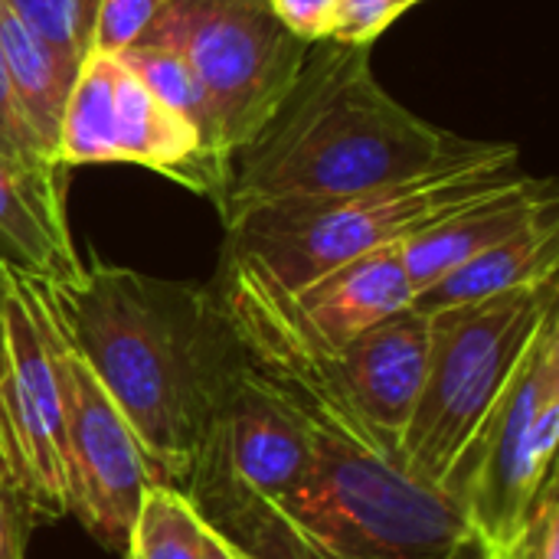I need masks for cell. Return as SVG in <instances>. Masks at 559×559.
Listing matches in <instances>:
<instances>
[{
	"label": "cell",
	"instance_id": "16",
	"mask_svg": "<svg viewBox=\"0 0 559 559\" xmlns=\"http://www.w3.org/2000/svg\"><path fill=\"white\" fill-rule=\"evenodd\" d=\"M0 56H3L7 75L20 95V105H23L29 124L36 128L43 144L56 154L62 111H66L69 88L75 82L79 69L72 62H66L23 20H16L3 3H0Z\"/></svg>",
	"mask_w": 559,
	"mask_h": 559
},
{
	"label": "cell",
	"instance_id": "20",
	"mask_svg": "<svg viewBox=\"0 0 559 559\" xmlns=\"http://www.w3.org/2000/svg\"><path fill=\"white\" fill-rule=\"evenodd\" d=\"M0 157L39 183H62L69 170L56 160V154L43 144V138L29 124L20 95L7 75L3 56H0Z\"/></svg>",
	"mask_w": 559,
	"mask_h": 559
},
{
	"label": "cell",
	"instance_id": "9",
	"mask_svg": "<svg viewBox=\"0 0 559 559\" xmlns=\"http://www.w3.org/2000/svg\"><path fill=\"white\" fill-rule=\"evenodd\" d=\"M56 157L79 164H138L219 203L229 164L219 160L187 118L157 102L118 59L88 52L69 88Z\"/></svg>",
	"mask_w": 559,
	"mask_h": 559
},
{
	"label": "cell",
	"instance_id": "26",
	"mask_svg": "<svg viewBox=\"0 0 559 559\" xmlns=\"http://www.w3.org/2000/svg\"><path fill=\"white\" fill-rule=\"evenodd\" d=\"M442 559H495V557H491V550L485 547V540H481L475 531H468V534H465V537H462V540H459V544H455V547H452V550H449Z\"/></svg>",
	"mask_w": 559,
	"mask_h": 559
},
{
	"label": "cell",
	"instance_id": "12",
	"mask_svg": "<svg viewBox=\"0 0 559 559\" xmlns=\"http://www.w3.org/2000/svg\"><path fill=\"white\" fill-rule=\"evenodd\" d=\"M311 360L321 367V373L341 393V400L377 436H383L386 442L396 445L403 429L413 419V409H416L423 383H426L429 321L423 311H416L409 305V308L377 321L364 334H357L341 354L311 357Z\"/></svg>",
	"mask_w": 559,
	"mask_h": 559
},
{
	"label": "cell",
	"instance_id": "8",
	"mask_svg": "<svg viewBox=\"0 0 559 559\" xmlns=\"http://www.w3.org/2000/svg\"><path fill=\"white\" fill-rule=\"evenodd\" d=\"M141 39L167 43L190 62L229 160L278 108L311 46L269 0H167Z\"/></svg>",
	"mask_w": 559,
	"mask_h": 559
},
{
	"label": "cell",
	"instance_id": "1",
	"mask_svg": "<svg viewBox=\"0 0 559 559\" xmlns=\"http://www.w3.org/2000/svg\"><path fill=\"white\" fill-rule=\"evenodd\" d=\"M518 157L511 141L462 138L419 118L380 85L370 46L328 36L308 46L278 108L233 154L229 183L216 206L229 226L275 203L337 200Z\"/></svg>",
	"mask_w": 559,
	"mask_h": 559
},
{
	"label": "cell",
	"instance_id": "4",
	"mask_svg": "<svg viewBox=\"0 0 559 559\" xmlns=\"http://www.w3.org/2000/svg\"><path fill=\"white\" fill-rule=\"evenodd\" d=\"M521 160L452 167L423 180L390 183L337 200L275 203L226 226L219 272L246 275L292 295L324 272L367 255L518 187Z\"/></svg>",
	"mask_w": 559,
	"mask_h": 559
},
{
	"label": "cell",
	"instance_id": "25",
	"mask_svg": "<svg viewBox=\"0 0 559 559\" xmlns=\"http://www.w3.org/2000/svg\"><path fill=\"white\" fill-rule=\"evenodd\" d=\"M278 20L301 39H328L337 26V7L341 0H269Z\"/></svg>",
	"mask_w": 559,
	"mask_h": 559
},
{
	"label": "cell",
	"instance_id": "11",
	"mask_svg": "<svg viewBox=\"0 0 559 559\" xmlns=\"http://www.w3.org/2000/svg\"><path fill=\"white\" fill-rule=\"evenodd\" d=\"M59 380L66 511L75 514L105 550L124 554L141 498L154 485L147 455L115 400L95 380L88 364L69 347L62 331Z\"/></svg>",
	"mask_w": 559,
	"mask_h": 559
},
{
	"label": "cell",
	"instance_id": "17",
	"mask_svg": "<svg viewBox=\"0 0 559 559\" xmlns=\"http://www.w3.org/2000/svg\"><path fill=\"white\" fill-rule=\"evenodd\" d=\"M118 59L151 88V95L157 102H164L180 118H187L193 124V131L203 138V144L219 160L229 164V157L223 151V141H219V121H216L213 102H210L206 88L200 85L197 72L190 69V62L174 46L154 43V39H138Z\"/></svg>",
	"mask_w": 559,
	"mask_h": 559
},
{
	"label": "cell",
	"instance_id": "14",
	"mask_svg": "<svg viewBox=\"0 0 559 559\" xmlns=\"http://www.w3.org/2000/svg\"><path fill=\"white\" fill-rule=\"evenodd\" d=\"M0 265L39 282L82 272L66 219L62 183H39L0 157Z\"/></svg>",
	"mask_w": 559,
	"mask_h": 559
},
{
	"label": "cell",
	"instance_id": "6",
	"mask_svg": "<svg viewBox=\"0 0 559 559\" xmlns=\"http://www.w3.org/2000/svg\"><path fill=\"white\" fill-rule=\"evenodd\" d=\"M557 305L559 278H550L426 314V383L396 442L403 465L416 478L442 485Z\"/></svg>",
	"mask_w": 559,
	"mask_h": 559
},
{
	"label": "cell",
	"instance_id": "15",
	"mask_svg": "<svg viewBox=\"0 0 559 559\" xmlns=\"http://www.w3.org/2000/svg\"><path fill=\"white\" fill-rule=\"evenodd\" d=\"M559 272V203L531 219L524 229L511 233L508 239L481 249L436 285L413 298V308L429 314L452 305L481 301L491 295H504L514 288L540 285L557 278Z\"/></svg>",
	"mask_w": 559,
	"mask_h": 559
},
{
	"label": "cell",
	"instance_id": "22",
	"mask_svg": "<svg viewBox=\"0 0 559 559\" xmlns=\"http://www.w3.org/2000/svg\"><path fill=\"white\" fill-rule=\"evenodd\" d=\"M495 559H559V498L557 475L544 485L537 495L531 521L521 527V534L491 554Z\"/></svg>",
	"mask_w": 559,
	"mask_h": 559
},
{
	"label": "cell",
	"instance_id": "24",
	"mask_svg": "<svg viewBox=\"0 0 559 559\" xmlns=\"http://www.w3.org/2000/svg\"><path fill=\"white\" fill-rule=\"evenodd\" d=\"M39 524V514L26 501V495L3 481L0 485V559H23L33 527Z\"/></svg>",
	"mask_w": 559,
	"mask_h": 559
},
{
	"label": "cell",
	"instance_id": "2",
	"mask_svg": "<svg viewBox=\"0 0 559 559\" xmlns=\"http://www.w3.org/2000/svg\"><path fill=\"white\" fill-rule=\"evenodd\" d=\"M226 318L308 432V462L259 559H442L472 531L462 504L416 478L311 357L249 318Z\"/></svg>",
	"mask_w": 559,
	"mask_h": 559
},
{
	"label": "cell",
	"instance_id": "10",
	"mask_svg": "<svg viewBox=\"0 0 559 559\" xmlns=\"http://www.w3.org/2000/svg\"><path fill=\"white\" fill-rule=\"evenodd\" d=\"M3 445L13 485L39 521L66 511L59 331L36 278L3 265Z\"/></svg>",
	"mask_w": 559,
	"mask_h": 559
},
{
	"label": "cell",
	"instance_id": "30",
	"mask_svg": "<svg viewBox=\"0 0 559 559\" xmlns=\"http://www.w3.org/2000/svg\"><path fill=\"white\" fill-rule=\"evenodd\" d=\"M416 3H423V0H400V10L406 13V10H409V7H416Z\"/></svg>",
	"mask_w": 559,
	"mask_h": 559
},
{
	"label": "cell",
	"instance_id": "5",
	"mask_svg": "<svg viewBox=\"0 0 559 559\" xmlns=\"http://www.w3.org/2000/svg\"><path fill=\"white\" fill-rule=\"evenodd\" d=\"M305 462L301 416L239 341V354L200 419L177 491L210 531L259 559Z\"/></svg>",
	"mask_w": 559,
	"mask_h": 559
},
{
	"label": "cell",
	"instance_id": "31",
	"mask_svg": "<svg viewBox=\"0 0 559 559\" xmlns=\"http://www.w3.org/2000/svg\"><path fill=\"white\" fill-rule=\"evenodd\" d=\"M0 452H3V439H0ZM3 459H7V452H3ZM10 465V462H7Z\"/></svg>",
	"mask_w": 559,
	"mask_h": 559
},
{
	"label": "cell",
	"instance_id": "21",
	"mask_svg": "<svg viewBox=\"0 0 559 559\" xmlns=\"http://www.w3.org/2000/svg\"><path fill=\"white\" fill-rule=\"evenodd\" d=\"M164 3L167 0H98L88 52L121 56L141 39V33L154 23Z\"/></svg>",
	"mask_w": 559,
	"mask_h": 559
},
{
	"label": "cell",
	"instance_id": "7",
	"mask_svg": "<svg viewBox=\"0 0 559 559\" xmlns=\"http://www.w3.org/2000/svg\"><path fill=\"white\" fill-rule=\"evenodd\" d=\"M559 311H550L501 396L452 462L442 488L495 554L531 521L537 495L557 475Z\"/></svg>",
	"mask_w": 559,
	"mask_h": 559
},
{
	"label": "cell",
	"instance_id": "3",
	"mask_svg": "<svg viewBox=\"0 0 559 559\" xmlns=\"http://www.w3.org/2000/svg\"><path fill=\"white\" fill-rule=\"evenodd\" d=\"M56 328L134 429L154 485L177 488L213 390L239 354L213 285L82 265L39 282Z\"/></svg>",
	"mask_w": 559,
	"mask_h": 559
},
{
	"label": "cell",
	"instance_id": "28",
	"mask_svg": "<svg viewBox=\"0 0 559 559\" xmlns=\"http://www.w3.org/2000/svg\"><path fill=\"white\" fill-rule=\"evenodd\" d=\"M3 285L7 282H3V265H0V311H3ZM3 373H7V357H3V321H0V439H3Z\"/></svg>",
	"mask_w": 559,
	"mask_h": 559
},
{
	"label": "cell",
	"instance_id": "23",
	"mask_svg": "<svg viewBox=\"0 0 559 559\" xmlns=\"http://www.w3.org/2000/svg\"><path fill=\"white\" fill-rule=\"evenodd\" d=\"M396 16H403L400 0H341L334 39L370 46Z\"/></svg>",
	"mask_w": 559,
	"mask_h": 559
},
{
	"label": "cell",
	"instance_id": "18",
	"mask_svg": "<svg viewBox=\"0 0 559 559\" xmlns=\"http://www.w3.org/2000/svg\"><path fill=\"white\" fill-rule=\"evenodd\" d=\"M206 524L170 485H151L128 534V559H203Z\"/></svg>",
	"mask_w": 559,
	"mask_h": 559
},
{
	"label": "cell",
	"instance_id": "19",
	"mask_svg": "<svg viewBox=\"0 0 559 559\" xmlns=\"http://www.w3.org/2000/svg\"><path fill=\"white\" fill-rule=\"evenodd\" d=\"M16 20L43 36L75 69L92 49L98 0H0Z\"/></svg>",
	"mask_w": 559,
	"mask_h": 559
},
{
	"label": "cell",
	"instance_id": "13",
	"mask_svg": "<svg viewBox=\"0 0 559 559\" xmlns=\"http://www.w3.org/2000/svg\"><path fill=\"white\" fill-rule=\"evenodd\" d=\"M557 203V183L550 177H544V180L524 177L518 187H511L498 197H488V200L409 236L406 242H400V252H403V265H406L413 292L416 295L426 292L442 275H449L452 269H459L481 249L524 229L531 219H537L544 210H550Z\"/></svg>",
	"mask_w": 559,
	"mask_h": 559
},
{
	"label": "cell",
	"instance_id": "27",
	"mask_svg": "<svg viewBox=\"0 0 559 559\" xmlns=\"http://www.w3.org/2000/svg\"><path fill=\"white\" fill-rule=\"evenodd\" d=\"M203 559H252L249 554H242L236 544H229L226 537H219L216 531H206V550Z\"/></svg>",
	"mask_w": 559,
	"mask_h": 559
},
{
	"label": "cell",
	"instance_id": "29",
	"mask_svg": "<svg viewBox=\"0 0 559 559\" xmlns=\"http://www.w3.org/2000/svg\"><path fill=\"white\" fill-rule=\"evenodd\" d=\"M3 481L13 485V475H10V465H7V459H3V452H0V485H3Z\"/></svg>",
	"mask_w": 559,
	"mask_h": 559
}]
</instances>
